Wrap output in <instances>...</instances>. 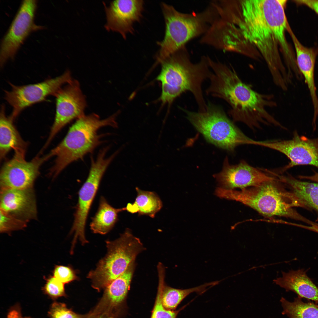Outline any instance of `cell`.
Masks as SVG:
<instances>
[{
	"mask_svg": "<svg viewBox=\"0 0 318 318\" xmlns=\"http://www.w3.org/2000/svg\"><path fill=\"white\" fill-rule=\"evenodd\" d=\"M217 11L209 31L215 48L255 59L259 55L274 79L285 74L279 44L264 19L259 0H222Z\"/></svg>",
	"mask_w": 318,
	"mask_h": 318,
	"instance_id": "obj_1",
	"label": "cell"
},
{
	"mask_svg": "<svg viewBox=\"0 0 318 318\" xmlns=\"http://www.w3.org/2000/svg\"><path fill=\"white\" fill-rule=\"evenodd\" d=\"M210 67L213 72L206 92L228 103V113L233 122H242L254 131L262 125L284 128L266 110L277 106L273 95L255 91L242 80L231 66L213 60Z\"/></svg>",
	"mask_w": 318,
	"mask_h": 318,
	"instance_id": "obj_2",
	"label": "cell"
},
{
	"mask_svg": "<svg viewBox=\"0 0 318 318\" xmlns=\"http://www.w3.org/2000/svg\"><path fill=\"white\" fill-rule=\"evenodd\" d=\"M160 72L156 78L161 85L160 99L163 104L170 105L183 93L189 91L193 94L198 107V111H205L207 103L202 89L203 82L209 79L213 72L208 56H203L194 63L186 47L162 60Z\"/></svg>",
	"mask_w": 318,
	"mask_h": 318,
	"instance_id": "obj_3",
	"label": "cell"
},
{
	"mask_svg": "<svg viewBox=\"0 0 318 318\" xmlns=\"http://www.w3.org/2000/svg\"><path fill=\"white\" fill-rule=\"evenodd\" d=\"M117 114L101 119L93 113L76 120L64 139L50 152L55 158L49 170V176L56 178L69 164L92 152L102 142V135L98 133L99 130L107 126L117 127Z\"/></svg>",
	"mask_w": 318,
	"mask_h": 318,
	"instance_id": "obj_4",
	"label": "cell"
},
{
	"mask_svg": "<svg viewBox=\"0 0 318 318\" xmlns=\"http://www.w3.org/2000/svg\"><path fill=\"white\" fill-rule=\"evenodd\" d=\"M161 6L165 31L163 39L157 42L160 47L156 56L157 63L185 47L190 40L203 35L217 14L212 2L202 11L191 13L180 12L172 6L163 2Z\"/></svg>",
	"mask_w": 318,
	"mask_h": 318,
	"instance_id": "obj_5",
	"label": "cell"
},
{
	"mask_svg": "<svg viewBox=\"0 0 318 318\" xmlns=\"http://www.w3.org/2000/svg\"><path fill=\"white\" fill-rule=\"evenodd\" d=\"M280 181L275 180L240 190L218 188V197L239 202L267 217L278 216L304 220L292 208L304 207V204L293 193L283 188Z\"/></svg>",
	"mask_w": 318,
	"mask_h": 318,
	"instance_id": "obj_6",
	"label": "cell"
},
{
	"mask_svg": "<svg viewBox=\"0 0 318 318\" xmlns=\"http://www.w3.org/2000/svg\"><path fill=\"white\" fill-rule=\"evenodd\" d=\"M181 109L187 119L207 141L219 148L233 152L239 145H248L251 139L228 117L221 107L210 101L204 112Z\"/></svg>",
	"mask_w": 318,
	"mask_h": 318,
	"instance_id": "obj_7",
	"label": "cell"
},
{
	"mask_svg": "<svg viewBox=\"0 0 318 318\" xmlns=\"http://www.w3.org/2000/svg\"><path fill=\"white\" fill-rule=\"evenodd\" d=\"M106 254L87 276L91 281L92 287L99 292L124 273L144 250L139 238L134 236L128 228L118 238L106 241Z\"/></svg>",
	"mask_w": 318,
	"mask_h": 318,
	"instance_id": "obj_8",
	"label": "cell"
},
{
	"mask_svg": "<svg viewBox=\"0 0 318 318\" xmlns=\"http://www.w3.org/2000/svg\"><path fill=\"white\" fill-rule=\"evenodd\" d=\"M109 148L99 152L95 159L91 158L90 168L86 181L79 191L78 199L74 214V220L70 234H74L71 247L74 248L79 240L82 245L88 243L85 236V227L91 206L102 177L108 167L117 154L115 152L106 157Z\"/></svg>",
	"mask_w": 318,
	"mask_h": 318,
	"instance_id": "obj_9",
	"label": "cell"
},
{
	"mask_svg": "<svg viewBox=\"0 0 318 318\" xmlns=\"http://www.w3.org/2000/svg\"><path fill=\"white\" fill-rule=\"evenodd\" d=\"M70 71L37 83L16 86L10 83L11 89L5 91V99L12 107L10 118L14 120L26 108L44 100L50 95L55 96L63 85L73 80Z\"/></svg>",
	"mask_w": 318,
	"mask_h": 318,
	"instance_id": "obj_10",
	"label": "cell"
},
{
	"mask_svg": "<svg viewBox=\"0 0 318 318\" xmlns=\"http://www.w3.org/2000/svg\"><path fill=\"white\" fill-rule=\"evenodd\" d=\"M55 96V117L47 140L42 149L43 151L65 126L72 120L85 115L84 111L87 106L86 98L77 80H73L62 87Z\"/></svg>",
	"mask_w": 318,
	"mask_h": 318,
	"instance_id": "obj_11",
	"label": "cell"
},
{
	"mask_svg": "<svg viewBox=\"0 0 318 318\" xmlns=\"http://www.w3.org/2000/svg\"><path fill=\"white\" fill-rule=\"evenodd\" d=\"M39 153L29 161L26 154L14 152L12 158L2 165L0 172L1 188L25 189L32 188L43 163L52 157L51 153Z\"/></svg>",
	"mask_w": 318,
	"mask_h": 318,
	"instance_id": "obj_12",
	"label": "cell"
},
{
	"mask_svg": "<svg viewBox=\"0 0 318 318\" xmlns=\"http://www.w3.org/2000/svg\"><path fill=\"white\" fill-rule=\"evenodd\" d=\"M37 3V1L32 0H24L22 2L1 42V67L8 60L14 58L21 45L32 31L41 28L34 21Z\"/></svg>",
	"mask_w": 318,
	"mask_h": 318,
	"instance_id": "obj_13",
	"label": "cell"
},
{
	"mask_svg": "<svg viewBox=\"0 0 318 318\" xmlns=\"http://www.w3.org/2000/svg\"><path fill=\"white\" fill-rule=\"evenodd\" d=\"M252 144L278 151L290 160L287 165L279 170L280 173L300 165H312L318 168V139H309L295 133L289 140H254Z\"/></svg>",
	"mask_w": 318,
	"mask_h": 318,
	"instance_id": "obj_14",
	"label": "cell"
},
{
	"mask_svg": "<svg viewBox=\"0 0 318 318\" xmlns=\"http://www.w3.org/2000/svg\"><path fill=\"white\" fill-rule=\"evenodd\" d=\"M214 177L220 188L227 190L256 186L276 178L244 160L237 164H231L227 157L224 159L221 171Z\"/></svg>",
	"mask_w": 318,
	"mask_h": 318,
	"instance_id": "obj_15",
	"label": "cell"
},
{
	"mask_svg": "<svg viewBox=\"0 0 318 318\" xmlns=\"http://www.w3.org/2000/svg\"><path fill=\"white\" fill-rule=\"evenodd\" d=\"M144 5L143 1L139 0H115L108 6L104 4L107 19L105 28L119 33L125 39L127 34L134 33V24L140 21Z\"/></svg>",
	"mask_w": 318,
	"mask_h": 318,
	"instance_id": "obj_16",
	"label": "cell"
},
{
	"mask_svg": "<svg viewBox=\"0 0 318 318\" xmlns=\"http://www.w3.org/2000/svg\"><path fill=\"white\" fill-rule=\"evenodd\" d=\"M259 1L264 19L281 50L287 68H296V59L285 37V32L289 25L284 11L287 1L259 0Z\"/></svg>",
	"mask_w": 318,
	"mask_h": 318,
	"instance_id": "obj_17",
	"label": "cell"
},
{
	"mask_svg": "<svg viewBox=\"0 0 318 318\" xmlns=\"http://www.w3.org/2000/svg\"><path fill=\"white\" fill-rule=\"evenodd\" d=\"M135 267L134 261L124 273L105 288L101 299L89 312L91 316L95 317L105 313L118 318L130 288Z\"/></svg>",
	"mask_w": 318,
	"mask_h": 318,
	"instance_id": "obj_18",
	"label": "cell"
},
{
	"mask_svg": "<svg viewBox=\"0 0 318 318\" xmlns=\"http://www.w3.org/2000/svg\"><path fill=\"white\" fill-rule=\"evenodd\" d=\"M0 210L26 222L35 219L37 211L33 188H1Z\"/></svg>",
	"mask_w": 318,
	"mask_h": 318,
	"instance_id": "obj_19",
	"label": "cell"
},
{
	"mask_svg": "<svg viewBox=\"0 0 318 318\" xmlns=\"http://www.w3.org/2000/svg\"><path fill=\"white\" fill-rule=\"evenodd\" d=\"M303 269L282 272V276L273 280L276 284L286 291H292L298 297L318 303V287L307 275Z\"/></svg>",
	"mask_w": 318,
	"mask_h": 318,
	"instance_id": "obj_20",
	"label": "cell"
},
{
	"mask_svg": "<svg viewBox=\"0 0 318 318\" xmlns=\"http://www.w3.org/2000/svg\"><path fill=\"white\" fill-rule=\"evenodd\" d=\"M287 31L295 47L297 67L303 74L310 91L314 107V114H318V99L314 80V69L317 52L312 48L303 46L299 41L289 26Z\"/></svg>",
	"mask_w": 318,
	"mask_h": 318,
	"instance_id": "obj_21",
	"label": "cell"
},
{
	"mask_svg": "<svg viewBox=\"0 0 318 318\" xmlns=\"http://www.w3.org/2000/svg\"><path fill=\"white\" fill-rule=\"evenodd\" d=\"M157 267L159 278L158 289L161 292L162 305L168 310H174L181 301L190 294L193 292L202 294L207 290L208 287H212L219 282L217 281L191 288L184 289H175L166 284L165 281V268L163 264L159 263Z\"/></svg>",
	"mask_w": 318,
	"mask_h": 318,
	"instance_id": "obj_22",
	"label": "cell"
},
{
	"mask_svg": "<svg viewBox=\"0 0 318 318\" xmlns=\"http://www.w3.org/2000/svg\"><path fill=\"white\" fill-rule=\"evenodd\" d=\"M2 105L0 113V160H4L12 150L14 152L26 153L28 143L22 138L13 120L5 113Z\"/></svg>",
	"mask_w": 318,
	"mask_h": 318,
	"instance_id": "obj_23",
	"label": "cell"
},
{
	"mask_svg": "<svg viewBox=\"0 0 318 318\" xmlns=\"http://www.w3.org/2000/svg\"><path fill=\"white\" fill-rule=\"evenodd\" d=\"M126 210V207L116 208L111 206L102 196L98 208L92 218L90 228L93 233L104 235L108 233L114 227L118 220V214Z\"/></svg>",
	"mask_w": 318,
	"mask_h": 318,
	"instance_id": "obj_24",
	"label": "cell"
},
{
	"mask_svg": "<svg viewBox=\"0 0 318 318\" xmlns=\"http://www.w3.org/2000/svg\"><path fill=\"white\" fill-rule=\"evenodd\" d=\"M277 176L280 182L290 186L293 193L305 205L318 211V183L300 181L290 176Z\"/></svg>",
	"mask_w": 318,
	"mask_h": 318,
	"instance_id": "obj_25",
	"label": "cell"
},
{
	"mask_svg": "<svg viewBox=\"0 0 318 318\" xmlns=\"http://www.w3.org/2000/svg\"><path fill=\"white\" fill-rule=\"evenodd\" d=\"M298 297L293 302L283 297L280 300L283 309L282 314L289 318H318V305L312 302H305Z\"/></svg>",
	"mask_w": 318,
	"mask_h": 318,
	"instance_id": "obj_26",
	"label": "cell"
},
{
	"mask_svg": "<svg viewBox=\"0 0 318 318\" xmlns=\"http://www.w3.org/2000/svg\"><path fill=\"white\" fill-rule=\"evenodd\" d=\"M137 196L132 204L135 213L139 215H145L154 218L163 206L162 201L154 192L143 191L135 188Z\"/></svg>",
	"mask_w": 318,
	"mask_h": 318,
	"instance_id": "obj_27",
	"label": "cell"
},
{
	"mask_svg": "<svg viewBox=\"0 0 318 318\" xmlns=\"http://www.w3.org/2000/svg\"><path fill=\"white\" fill-rule=\"evenodd\" d=\"M44 278L46 283L42 289L45 294L53 299L66 296L64 284L53 276H44Z\"/></svg>",
	"mask_w": 318,
	"mask_h": 318,
	"instance_id": "obj_28",
	"label": "cell"
},
{
	"mask_svg": "<svg viewBox=\"0 0 318 318\" xmlns=\"http://www.w3.org/2000/svg\"><path fill=\"white\" fill-rule=\"evenodd\" d=\"M26 222L9 215L0 210V232L10 233L21 230L26 226Z\"/></svg>",
	"mask_w": 318,
	"mask_h": 318,
	"instance_id": "obj_29",
	"label": "cell"
},
{
	"mask_svg": "<svg viewBox=\"0 0 318 318\" xmlns=\"http://www.w3.org/2000/svg\"><path fill=\"white\" fill-rule=\"evenodd\" d=\"M50 318H88V314H77L68 308L63 303L54 302L51 305L48 312Z\"/></svg>",
	"mask_w": 318,
	"mask_h": 318,
	"instance_id": "obj_30",
	"label": "cell"
},
{
	"mask_svg": "<svg viewBox=\"0 0 318 318\" xmlns=\"http://www.w3.org/2000/svg\"><path fill=\"white\" fill-rule=\"evenodd\" d=\"M185 307L184 306L179 309L175 311L166 309L162 303L160 290L158 289L155 302L150 318H176L178 313Z\"/></svg>",
	"mask_w": 318,
	"mask_h": 318,
	"instance_id": "obj_31",
	"label": "cell"
},
{
	"mask_svg": "<svg viewBox=\"0 0 318 318\" xmlns=\"http://www.w3.org/2000/svg\"><path fill=\"white\" fill-rule=\"evenodd\" d=\"M52 273L53 276L64 284L78 279L75 271L70 266L56 265Z\"/></svg>",
	"mask_w": 318,
	"mask_h": 318,
	"instance_id": "obj_32",
	"label": "cell"
},
{
	"mask_svg": "<svg viewBox=\"0 0 318 318\" xmlns=\"http://www.w3.org/2000/svg\"><path fill=\"white\" fill-rule=\"evenodd\" d=\"M294 1L297 4L307 6L318 14V0H298Z\"/></svg>",
	"mask_w": 318,
	"mask_h": 318,
	"instance_id": "obj_33",
	"label": "cell"
},
{
	"mask_svg": "<svg viewBox=\"0 0 318 318\" xmlns=\"http://www.w3.org/2000/svg\"><path fill=\"white\" fill-rule=\"evenodd\" d=\"M7 318H32L29 317H23L21 313L20 307L16 305L12 307L9 311Z\"/></svg>",
	"mask_w": 318,
	"mask_h": 318,
	"instance_id": "obj_34",
	"label": "cell"
},
{
	"mask_svg": "<svg viewBox=\"0 0 318 318\" xmlns=\"http://www.w3.org/2000/svg\"><path fill=\"white\" fill-rule=\"evenodd\" d=\"M309 225H305L299 224V226L300 228L310 230L318 233V223L310 222L309 223Z\"/></svg>",
	"mask_w": 318,
	"mask_h": 318,
	"instance_id": "obj_35",
	"label": "cell"
},
{
	"mask_svg": "<svg viewBox=\"0 0 318 318\" xmlns=\"http://www.w3.org/2000/svg\"><path fill=\"white\" fill-rule=\"evenodd\" d=\"M299 178L302 179H306L316 181L318 183V173L316 172L311 176H299Z\"/></svg>",
	"mask_w": 318,
	"mask_h": 318,
	"instance_id": "obj_36",
	"label": "cell"
},
{
	"mask_svg": "<svg viewBox=\"0 0 318 318\" xmlns=\"http://www.w3.org/2000/svg\"><path fill=\"white\" fill-rule=\"evenodd\" d=\"M91 318H116L112 315L107 314H102Z\"/></svg>",
	"mask_w": 318,
	"mask_h": 318,
	"instance_id": "obj_37",
	"label": "cell"
}]
</instances>
